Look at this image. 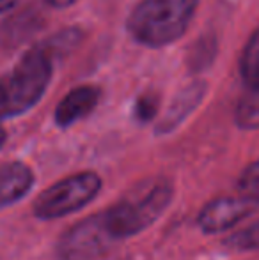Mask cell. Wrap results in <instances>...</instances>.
<instances>
[{
    "label": "cell",
    "instance_id": "obj_1",
    "mask_svg": "<svg viewBox=\"0 0 259 260\" xmlns=\"http://www.w3.org/2000/svg\"><path fill=\"white\" fill-rule=\"evenodd\" d=\"M172 200V186L163 179L148 181L116 206L101 211L114 241L144 232L165 212Z\"/></svg>",
    "mask_w": 259,
    "mask_h": 260
},
{
    "label": "cell",
    "instance_id": "obj_2",
    "mask_svg": "<svg viewBox=\"0 0 259 260\" xmlns=\"http://www.w3.org/2000/svg\"><path fill=\"white\" fill-rule=\"evenodd\" d=\"M197 0H142L131 13L128 28L146 46H165L187 30Z\"/></svg>",
    "mask_w": 259,
    "mask_h": 260
},
{
    "label": "cell",
    "instance_id": "obj_3",
    "mask_svg": "<svg viewBox=\"0 0 259 260\" xmlns=\"http://www.w3.org/2000/svg\"><path fill=\"white\" fill-rule=\"evenodd\" d=\"M52 78V62L43 52H28L0 80V119L16 117L41 100Z\"/></svg>",
    "mask_w": 259,
    "mask_h": 260
},
{
    "label": "cell",
    "instance_id": "obj_4",
    "mask_svg": "<svg viewBox=\"0 0 259 260\" xmlns=\"http://www.w3.org/2000/svg\"><path fill=\"white\" fill-rule=\"evenodd\" d=\"M101 189L96 172H78L48 186L36 199L32 211L39 219H57L85 207Z\"/></svg>",
    "mask_w": 259,
    "mask_h": 260
},
{
    "label": "cell",
    "instance_id": "obj_5",
    "mask_svg": "<svg viewBox=\"0 0 259 260\" xmlns=\"http://www.w3.org/2000/svg\"><path fill=\"white\" fill-rule=\"evenodd\" d=\"M114 243L103 214L98 212L73 225L61 237L57 253L63 260H91L105 253Z\"/></svg>",
    "mask_w": 259,
    "mask_h": 260
},
{
    "label": "cell",
    "instance_id": "obj_6",
    "mask_svg": "<svg viewBox=\"0 0 259 260\" xmlns=\"http://www.w3.org/2000/svg\"><path fill=\"white\" fill-rule=\"evenodd\" d=\"M259 202L242 193L224 195L210 200L197 216V225L204 234H220L233 230L236 225L252 216Z\"/></svg>",
    "mask_w": 259,
    "mask_h": 260
},
{
    "label": "cell",
    "instance_id": "obj_7",
    "mask_svg": "<svg viewBox=\"0 0 259 260\" xmlns=\"http://www.w3.org/2000/svg\"><path fill=\"white\" fill-rule=\"evenodd\" d=\"M34 184L31 167L21 161L0 165V211L21 200Z\"/></svg>",
    "mask_w": 259,
    "mask_h": 260
},
{
    "label": "cell",
    "instance_id": "obj_8",
    "mask_svg": "<svg viewBox=\"0 0 259 260\" xmlns=\"http://www.w3.org/2000/svg\"><path fill=\"white\" fill-rule=\"evenodd\" d=\"M100 101V90L93 85H82L64 96L55 110V122L61 127H68L85 119Z\"/></svg>",
    "mask_w": 259,
    "mask_h": 260
},
{
    "label": "cell",
    "instance_id": "obj_9",
    "mask_svg": "<svg viewBox=\"0 0 259 260\" xmlns=\"http://www.w3.org/2000/svg\"><path fill=\"white\" fill-rule=\"evenodd\" d=\"M236 122L243 129L259 127V85H252L236 106Z\"/></svg>",
    "mask_w": 259,
    "mask_h": 260
},
{
    "label": "cell",
    "instance_id": "obj_10",
    "mask_svg": "<svg viewBox=\"0 0 259 260\" xmlns=\"http://www.w3.org/2000/svg\"><path fill=\"white\" fill-rule=\"evenodd\" d=\"M224 244L236 251H256L259 250V219L250 225L229 234L224 239Z\"/></svg>",
    "mask_w": 259,
    "mask_h": 260
},
{
    "label": "cell",
    "instance_id": "obj_11",
    "mask_svg": "<svg viewBox=\"0 0 259 260\" xmlns=\"http://www.w3.org/2000/svg\"><path fill=\"white\" fill-rule=\"evenodd\" d=\"M242 75L249 85H259V28L250 38L242 57Z\"/></svg>",
    "mask_w": 259,
    "mask_h": 260
},
{
    "label": "cell",
    "instance_id": "obj_12",
    "mask_svg": "<svg viewBox=\"0 0 259 260\" xmlns=\"http://www.w3.org/2000/svg\"><path fill=\"white\" fill-rule=\"evenodd\" d=\"M238 193L259 202V159L252 161L238 179Z\"/></svg>",
    "mask_w": 259,
    "mask_h": 260
},
{
    "label": "cell",
    "instance_id": "obj_13",
    "mask_svg": "<svg viewBox=\"0 0 259 260\" xmlns=\"http://www.w3.org/2000/svg\"><path fill=\"white\" fill-rule=\"evenodd\" d=\"M156 108H158V100L155 96H149V94L140 96L135 105V117L142 122H148L155 117Z\"/></svg>",
    "mask_w": 259,
    "mask_h": 260
},
{
    "label": "cell",
    "instance_id": "obj_14",
    "mask_svg": "<svg viewBox=\"0 0 259 260\" xmlns=\"http://www.w3.org/2000/svg\"><path fill=\"white\" fill-rule=\"evenodd\" d=\"M46 2L53 7H68V6H71V4H75L76 0H46Z\"/></svg>",
    "mask_w": 259,
    "mask_h": 260
},
{
    "label": "cell",
    "instance_id": "obj_15",
    "mask_svg": "<svg viewBox=\"0 0 259 260\" xmlns=\"http://www.w3.org/2000/svg\"><path fill=\"white\" fill-rule=\"evenodd\" d=\"M18 0H0V13H4V11H9L11 7L16 6Z\"/></svg>",
    "mask_w": 259,
    "mask_h": 260
},
{
    "label": "cell",
    "instance_id": "obj_16",
    "mask_svg": "<svg viewBox=\"0 0 259 260\" xmlns=\"http://www.w3.org/2000/svg\"><path fill=\"white\" fill-rule=\"evenodd\" d=\"M4 142H6V131H4V127L0 126V149H2Z\"/></svg>",
    "mask_w": 259,
    "mask_h": 260
}]
</instances>
